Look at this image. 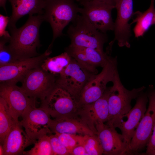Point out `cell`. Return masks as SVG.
I'll return each mask as SVG.
<instances>
[{"mask_svg": "<svg viewBox=\"0 0 155 155\" xmlns=\"http://www.w3.org/2000/svg\"><path fill=\"white\" fill-rule=\"evenodd\" d=\"M57 78L40 66L27 73L20 87L29 97L42 102L57 86Z\"/></svg>", "mask_w": 155, "mask_h": 155, "instance_id": "cell-8", "label": "cell"}, {"mask_svg": "<svg viewBox=\"0 0 155 155\" xmlns=\"http://www.w3.org/2000/svg\"><path fill=\"white\" fill-rule=\"evenodd\" d=\"M109 90L110 87L107 88L102 96L96 101L80 106L75 117L86 125L96 134L97 124L106 123L108 119Z\"/></svg>", "mask_w": 155, "mask_h": 155, "instance_id": "cell-13", "label": "cell"}, {"mask_svg": "<svg viewBox=\"0 0 155 155\" xmlns=\"http://www.w3.org/2000/svg\"><path fill=\"white\" fill-rule=\"evenodd\" d=\"M21 117L22 119L20 123L31 139L36 140L44 135L52 133L49 128L51 116L41 107L36 108L35 105L30 106Z\"/></svg>", "mask_w": 155, "mask_h": 155, "instance_id": "cell-12", "label": "cell"}, {"mask_svg": "<svg viewBox=\"0 0 155 155\" xmlns=\"http://www.w3.org/2000/svg\"><path fill=\"white\" fill-rule=\"evenodd\" d=\"M5 100L0 96V142L2 144L10 128L16 122Z\"/></svg>", "mask_w": 155, "mask_h": 155, "instance_id": "cell-23", "label": "cell"}, {"mask_svg": "<svg viewBox=\"0 0 155 155\" xmlns=\"http://www.w3.org/2000/svg\"><path fill=\"white\" fill-rule=\"evenodd\" d=\"M80 9L73 0H45L42 15L53 32L52 41L48 49L51 50L55 39L62 36L64 28L75 19Z\"/></svg>", "mask_w": 155, "mask_h": 155, "instance_id": "cell-3", "label": "cell"}, {"mask_svg": "<svg viewBox=\"0 0 155 155\" xmlns=\"http://www.w3.org/2000/svg\"><path fill=\"white\" fill-rule=\"evenodd\" d=\"M118 74L117 57H111L101 72L92 75L83 89L78 100L79 106L93 102L100 98Z\"/></svg>", "mask_w": 155, "mask_h": 155, "instance_id": "cell-5", "label": "cell"}, {"mask_svg": "<svg viewBox=\"0 0 155 155\" xmlns=\"http://www.w3.org/2000/svg\"><path fill=\"white\" fill-rule=\"evenodd\" d=\"M83 7L79 13L91 25L99 31L106 33L113 30L114 22L112 16L114 6L96 0L79 3Z\"/></svg>", "mask_w": 155, "mask_h": 155, "instance_id": "cell-9", "label": "cell"}, {"mask_svg": "<svg viewBox=\"0 0 155 155\" xmlns=\"http://www.w3.org/2000/svg\"><path fill=\"white\" fill-rule=\"evenodd\" d=\"M44 21L42 15H29L26 22L20 28H8L11 38L8 46L17 60L39 55L36 49L40 46L39 31Z\"/></svg>", "mask_w": 155, "mask_h": 155, "instance_id": "cell-1", "label": "cell"}, {"mask_svg": "<svg viewBox=\"0 0 155 155\" xmlns=\"http://www.w3.org/2000/svg\"><path fill=\"white\" fill-rule=\"evenodd\" d=\"M0 96L6 101L14 119L18 121L24 111L29 107L35 105L36 100L29 97L16 84L0 83Z\"/></svg>", "mask_w": 155, "mask_h": 155, "instance_id": "cell-15", "label": "cell"}, {"mask_svg": "<svg viewBox=\"0 0 155 155\" xmlns=\"http://www.w3.org/2000/svg\"><path fill=\"white\" fill-rule=\"evenodd\" d=\"M52 53L47 49L42 54L29 58L18 60L7 65L0 66V82L16 84L22 82L27 73L40 66Z\"/></svg>", "mask_w": 155, "mask_h": 155, "instance_id": "cell-11", "label": "cell"}, {"mask_svg": "<svg viewBox=\"0 0 155 155\" xmlns=\"http://www.w3.org/2000/svg\"><path fill=\"white\" fill-rule=\"evenodd\" d=\"M10 17L0 14V37L9 42L11 36L6 28L9 22Z\"/></svg>", "mask_w": 155, "mask_h": 155, "instance_id": "cell-31", "label": "cell"}, {"mask_svg": "<svg viewBox=\"0 0 155 155\" xmlns=\"http://www.w3.org/2000/svg\"><path fill=\"white\" fill-rule=\"evenodd\" d=\"M93 0H82L79 2L80 3L81 2L89 1ZM101 1L107 3L111 5L114 6L115 7V5L116 2L117 0H96Z\"/></svg>", "mask_w": 155, "mask_h": 155, "instance_id": "cell-34", "label": "cell"}, {"mask_svg": "<svg viewBox=\"0 0 155 155\" xmlns=\"http://www.w3.org/2000/svg\"><path fill=\"white\" fill-rule=\"evenodd\" d=\"M96 135L101 143L103 154L106 155H128V147L122 134L119 133L115 128L103 123L96 126Z\"/></svg>", "mask_w": 155, "mask_h": 155, "instance_id": "cell-16", "label": "cell"}, {"mask_svg": "<svg viewBox=\"0 0 155 155\" xmlns=\"http://www.w3.org/2000/svg\"><path fill=\"white\" fill-rule=\"evenodd\" d=\"M72 57L66 51L56 56L47 57L40 67L44 71L58 76L70 62Z\"/></svg>", "mask_w": 155, "mask_h": 155, "instance_id": "cell-22", "label": "cell"}, {"mask_svg": "<svg viewBox=\"0 0 155 155\" xmlns=\"http://www.w3.org/2000/svg\"><path fill=\"white\" fill-rule=\"evenodd\" d=\"M155 24V15H154L153 22V25Z\"/></svg>", "mask_w": 155, "mask_h": 155, "instance_id": "cell-38", "label": "cell"}, {"mask_svg": "<svg viewBox=\"0 0 155 155\" xmlns=\"http://www.w3.org/2000/svg\"><path fill=\"white\" fill-rule=\"evenodd\" d=\"M155 150V122L153 128L152 135L146 146L145 152L139 153V154L148 155Z\"/></svg>", "mask_w": 155, "mask_h": 155, "instance_id": "cell-32", "label": "cell"}, {"mask_svg": "<svg viewBox=\"0 0 155 155\" xmlns=\"http://www.w3.org/2000/svg\"><path fill=\"white\" fill-rule=\"evenodd\" d=\"M78 144L83 146L88 155L103 154L102 146L96 134L92 135L75 134Z\"/></svg>", "mask_w": 155, "mask_h": 155, "instance_id": "cell-24", "label": "cell"}, {"mask_svg": "<svg viewBox=\"0 0 155 155\" xmlns=\"http://www.w3.org/2000/svg\"><path fill=\"white\" fill-rule=\"evenodd\" d=\"M74 0L75 1H77L78 2H79V1H81L82 0Z\"/></svg>", "mask_w": 155, "mask_h": 155, "instance_id": "cell-39", "label": "cell"}, {"mask_svg": "<svg viewBox=\"0 0 155 155\" xmlns=\"http://www.w3.org/2000/svg\"><path fill=\"white\" fill-rule=\"evenodd\" d=\"M149 155H155V150L150 153Z\"/></svg>", "mask_w": 155, "mask_h": 155, "instance_id": "cell-37", "label": "cell"}, {"mask_svg": "<svg viewBox=\"0 0 155 155\" xmlns=\"http://www.w3.org/2000/svg\"><path fill=\"white\" fill-rule=\"evenodd\" d=\"M22 127L19 121L12 126L2 144L3 155H23L25 148L36 142L29 137Z\"/></svg>", "mask_w": 155, "mask_h": 155, "instance_id": "cell-18", "label": "cell"}, {"mask_svg": "<svg viewBox=\"0 0 155 155\" xmlns=\"http://www.w3.org/2000/svg\"><path fill=\"white\" fill-rule=\"evenodd\" d=\"M69 26L67 34L71 44L95 49L105 53L103 45L108 40L106 33L99 30L90 24L81 15H78Z\"/></svg>", "mask_w": 155, "mask_h": 155, "instance_id": "cell-4", "label": "cell"}, {"mask_svg": "<svg viewBox=\"0 0 155 155\" xmlns=\"http://www.w3.org/2000/svg\"><path fill=\"white\" fill-rule=\"evenodd\" d=\"M117 16L114 23L115 37L110 44L111 47L115 40L119 46L130 47L129 39L131 35V25L129 22L134 12L133 0H117L115 5ZM109 46V47H110Z\"/></svg>", "mask_w": 155, "mask_h": 155, "instance_id": "cell-14", "label": "cell"}, {"mask_svg": "<svg viewBox=\"0 0 155 155\" xmlns=\"http://www.w3.org/2000/svg\"><path fill=\"white\" fill-rule=\"evenodd\" d=\"M136 99L134 106L126 115L127 120L122 122L118 127L121 131L128 151L135 131L147 109V104L148 101L147 91L142 92Z\"/></svg>", "mask_w": 155, "mask_h": 155, "instance_id": "cell-17", "label": "cell"}, {"mask_svg": "<svg viewBox=\"0 0 155 155\" xmlns=\"http://www.w3.org/2000/svg\"><path fill=\"white\" fill-rule=\"evenodd\" d=\"M8 42L7 40L0 38V66L8 65L17 60L8 46L6 45Z\"/></svg>", "mask_w": 155, "mask_h": 155, "instance_id": "cell-28", "label": "cell"}, {"mask_svg": "<svg viewBox=\"0 0 155 155\" xmlns=\"http://www.w3.org/2000/svg\"><path fill=\"white\" fill-rule=\"evenodd\" d=\"M49 128L52 133H66L83 135L96 134L85 124L73 117L51 119Z\"/></svg>", "mask_w": 155, "mask_h": 155, "instance_id": "cell-20", "label": "cell"}, {"mask_svg": "<svg viewBox=\"0 0 155 155\" xmlns=\"http://www.w3.org/2000/svg\"><path fill=\"white\" fill-rule=\"evenodd\" d=\"M6 1L7 0H0V7H2L6 12Z\"/></svg>", "mask_w": 155, "mask_h": 155, "instance_id": "cell-35", "label": "cell"}, {"mask_svg": "<svg viewBox=\"0 0 155 155\" xmlns=\"http://www.w3.org/2000/svg\"><path fill=\"white\" fill-rule=\"evenodd\" d=\"M46 0H8L12 8L8 27L16 26L17 21L29 14L42 15Z\"/></svg>", "mask_w": 155, "mask_h": 155, "instance_id": "cell-19", "label": "cell"}, {"mask_svg": "<svg viewBox=\"0 0 155 155\" xmlns=\"http://www.w3.org/2000/svg\"><path fill=\"white\" fill-rule=\"evenodd\" d=\"M113 83V86L110 87L108 117L106 124L116 128L118 127L123 118L132 108V100L136 98L146 88L142 86L131 90L127 89L122 84L119 74Z\"/></svg>", "mask_w": 155, "mask_h": 155, "instance_id": "cell-2", "label": "cell"}, {"mask_svg": "<svg viewBox=\"0 0 155 155\" xmlns=\"http://www.w3.org/2000/svg\"><path fill=\"white\" fill-rule=\"evenodd\" d=\"M54 119L75 117L79 107L76 100L63 88L57 85L45 99L40 106Z\"/></svg>", "mask_w": 155, "mask_h": 155, "instance_id": "cell-7", "label": "cell"}, {"mask_svg": "<svg viewBox=\"0 0 155 155\" xmlns=\"http://www.w3.org/2000/svg\"><path fill=\"white\" fill-rule=\"evenodd\" d=\"M30 150L24 151L23 155H53L49 135H44L39 138Z\"/></svg>", "mask_w": 155, "mask_h": 155, "instance_id": "cell-26", "label": "cell"}, {"mask_svg": "<svg viewBox=\"0 0 155 155\" xmlns=\"http://www.w3.org/2000/svg\"><path fill=\"white\" fill-rule=\"evenodd\" d=\"M94 74L72 58L67 67L57 77V85L66 90L78 102L83 89Z\"/></svg>", "mask_w": 155, "mask_h": 155, "instance_id": "cell-10", "label": "cell"}, {"mask_svg": "<svg viewBox=\"0 0 155 155\" xmlns=\"http://www.w3.org/2000/svg\"><path fill=\"white\" fill-rule=\"evenodd\" d=\"M155 15L154 0H151L149 8L145 11L141 12L139 11L134 12V17L131 24L136 22L133 29L135 37L143 36L150 26L153 25V22Z\"/></svg>", "mask_w": 155, "mask_h": 155, "instance_id": "cell-21", "label": "cell"}, {"mask_svg": "<svg viewBox=\"0 0 155 155\" xmlns=\"http://www.w3.org/2000/svg\"><path fill=\"white\" fill-rule=\"evenodd\" d=\"M148 105L136 129L128 147L129 155L136 154L147 146L155 122V89L149 86L147 90Z\"/></svg>", "mask_w": 155, "mask_h": 155, "instance_id": "cell-6", "label": "cell"}, {"mask_svg": "<svg viewBox=\"0 0 155 155\" xmlns=\"http://www.w3.org/2000/svg\"><path fill=\"white\" fill-rule=\"evenodd\" d=\"M53 155H70L67 149L60 142L55 134L49 135Z\"/></svg>", "mask_w": 155, "mask_h": 155, "instance_id": "cell-29", "label": "cell"}, {"mask_svg": "<svg viewBox=\"0 0 155 155\" xmlns=\"http://www.w3.org/2000/svg\"><path fill=\"white\" fill-rule=\"evenodd\" d=\"M65 51L88 70L94 74L98 73L96 68L87 59L84 47L70 44L65 48Z\"/></svg>", "mask_w": 155, "mask_h": 155, "instance_id": "cell-25", "label": "cell"}, {"mask_svg": "<svg viewBox=\"0 0 155 155\" xmlns=\"http://www.w3.org/2000/svg\"><path fill=\"white\" fill-rule=\"evenodd\" d=\"M84 48L88 60L96 68L98 67H103L111 57L106 53H102L93 48L84 47Z\"/></svg>", "mask_w": 155, "mask_h": 155, "instance_id": "cell-27", "label": "cell"}, {"mask_svg": "<svg viewBox=\"0 0 155 155\" xmlns=\"http://www.w3.org/2000/svg\"><path fill=\"white\" fill-rule=\"evenodd\" d=\"M88 155L84 147L78 145L74 147L70 152V155Z\"/></svg>", "mask_w": 155, "mask_h": 155, "instance_id": "cell-33", "label": "cell"}, {"mask_svg": "<svg viewBox=\"0 0 155 155\" xmlns=\"http://www.w3.org/2000/svg\"><path fill=\"white\" fill-rule=\"evenodd\" d=\"M55 134L62 144L69 150V153L74 147L79 145L75 137V134L66 133Z\"/></svg>", "mask_w": 155, "mask_h": 155, "instance_id": "cell-30", "label": "cell"}, {"mask_svg": "<svg viewBox=\"0 0 155 155\" xmlns=\"http://www.w3.org/2000/svg\"><path fill=\"white\" fill-rule=\"evenodd\" d=\"M0 155H3V145L1 144L0 145Z\"/></svg>", "mask_w": 155, "mask_h": 155, "instance_id": "cell-36", "label": "cell"}]
</instances>
